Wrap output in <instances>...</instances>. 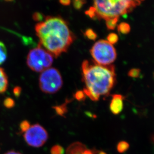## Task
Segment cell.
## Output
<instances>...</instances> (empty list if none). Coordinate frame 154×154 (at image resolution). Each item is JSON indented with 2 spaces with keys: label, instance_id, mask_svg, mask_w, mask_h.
I'll use <instances>...</instances> for the list:
<instances>
[{
  "label": "cell",
  "instance_id": "1",
  "mask_svg": "<svg viewBox=\"0 0 154 154\" xmlns=\"http://www.w3.org/2000/svg\"><path fill=\"white\" fill-rule=\"evenodd\" d=\"M35 30L39 45L55 57L66 52L74 40L67 23L60 17H46L36 24Z\"/></svg>",
  "mask_w": 154,
  "mask_h": 154
},
{
  "label": "cell",
  "instance_id": "2",
  "mask_svg": "<svg viewBox=\"0 0 154 154\" xmlns=\"http://www.w3.org/2000/svg\"><path fill=\"white\" fill-rule=\"evenodd\" d=\"M82 70L86 85L83 91L92 100L96 101L101 96L108 94L114 85L116 74L113 65L102 66L93 60H85L82 64Z\"/></svg>",
  "mask_w": 154,
  "mask_h": 154
},
{
  "label": "cell",
  "instance_id": "3",
  "mask_svg": "<svg viewBox=\"0 0 154 154\" xmlns=\"http://www.w3.org/2000/svg\"><path fill=\"white\" fill-rule=\"evenodd\" d=\"M140 1H95L94 8L97 19L105 20L110 18L118 17L131 12L141 4Z\"/></svg>",
  "mask_w": 154,
  "mask_h": 154
},
{
  "label": "cell",
  "instance_id": "4",
  "mask_svg": "<svg viewBox=\"0 0 154 154\" xmlns=\"http://www.w3.org/2000/svg\"><path fill=\"white\" fill-rule=\"evenodd\" d=\"M53 61L54 56L39 45L30 50L26 58L28 66L37 72H42L50 68Z\"/></svg>",
  "mask_w": 154,
  "mask_h": 154
},
{
  "label": "cell",
  "instance_id": "5",
  "mask_svg": "<svg viewBox=\"0 0 154 154\" xmlns=\"http://www.w3.org/2000/svg\"><path fill=\"white\" fill-rule=\"evenodd\" d=\"M94 61L102 66H109L115 61L117 53L115 48L108 41L101 39L95 43L90 50Z\"/></svg>",
  "mask_w": 154,
  "mask_h": 154
},
{
  "label": "cell",
  "instance_id": "6",
  "mask_svg": "<svg viewBox=\"0 0 154 154\" xmlns=\"http://www.w3.org/2000/svg\"><path fill=\"white\" fill-rule=\"evenodd\" d=\"M63 85V79L60 71L50 67L42 71L39 77V85L42 92L48 94L55 93Z\"/></svg>",
  "mask_w": 154,
  "mask_h": 154
},
{
  "label": "cell",
  "instance_id": "7",
  "mask_svg": "<svg viewBox=\"0 0 154 154\" xmlns=\"http://www.w3.org/2000/svg\"><path fill=\"white\" fill-rule=\"evenodd\" d=\"M23 137L26 143L32 147L39 148L44 145L48 139L45 129L38 124L32 125L25 132Z\"/></svg>",
  "mask_w": 154,
  "mask_h": 154
},
{
  "label": "cell",
  "instance_id": "8",
  "mask_svg": "<svg viewBox=\"0 0 154 154\" xmlns=\"http://www.w3.org/2000/svg\"><path fill=\"white\" fill-rule=\"evenodd\" d=\"M123 96L120 94L112 95L110 104L111 112L114 115H118L123 109Z\"/></svg>",
  "mask_w": 154,
  "mask_h": 154
},
{
  "label": "cell",
  "instance_id": "9",
  "mask_svg": "<svg viewBox=\"0 0 154 154\" xmlns=\"http://www.w3.org/2000/svg\"><path fill=\"white\" fill-rule=\"evenodd\" d=\"M86 147L81 143L76 142L71 144L66 151V154H83Z\"/></svg>",
  "mask_w": 154,
  "mask_h": 154
},
{
  "label": "cell",
  "instance_id": "10",
  "mask_svg": "<svg viewBox=\"0 0 154 154\" xmlns=\"http://www.w3.org/2000/svg\"><path fill=\"white\" fill-rule=\"evenodd\" d=\"M8 86V79L4 69L0 67V94L4 93Z\"/></svg>",
  "mask_w": 154,
  "mask_h": 154
},
{
  "label": "cell",
  "instance_id": "11",
  "mask_svg": "<svg viewBox=\"0 0 154 154\" xmlns=\"http://www.w3.org/2000/svg\"><path fill=\"white\" fill-rule=\"evenodd\" d=\"M118 31L121 34L127 35L129 34L131 31V26L129 24L125 22H123L120 23L117 26Z\"/></svg>",
  "mask_w": 154,
  "mask_h": 154
},
{
  "label": "cell",
  "instance_id": "12",
  "mask_svg": "<svg viewBox=\"0 0 154 154\" xmlns=\"http://www.w3.org/2000/svg\"><path fill=\"white\" fill-rule=\"evenodd\" d=\"M7 57V50L5 44L0 42V65L6 61Z\"/></svg>",
  "mask_w": 154,
  "mask_h": 154
},
{
  "label": "cell",
  "instance_id": "13",
  "mask_svg": "<svg viewBox=\"0 0 154 154\" xmlns=\"http://www.w3.org/2000/svg\"><path fill=\"white\" fill-rule=\"evenodd\" d=\"M119 17H113L110 18L105 20L107 28L109 30H113L117 26V24L118 22Z\"/></svg>",
  "mask_w": 154,
  "mask_h": 154
},
{
  "label": "cell",
  "instance_id": "14",
  "mask_svg": "<svg viewBox=\"0 0 154 154\" xmlns=\"http://www.w3.org/2000/svg\"><path fill=\"white\" fill-rule=\"evenodd\" d=\"M129 144L126 141H121L117 146V149L119 153H124L129 148Z\"/></svg>",
  "mask_w": 154,
  "mask_h": 154
},
{
  "label": "cell",
  "instance_id": "15",
  "mask_svg": "<svg viewBox=\"0 0 154 154\" xmlns=\"http://www.w3.org/2000/svg\"><path fill=\"white\" fill-rule=\"evenodd\" d=\"M67 102L60 105V106H55L54 109L57 112V113L60 116H63L64 114L67 112Z\"/></svg>",
  "mask_w": 154,
  "mask_h": 154
},
{
  "label": "cell",
  "instance_id": "16",
  "mask_svg": "<svg viewBox=\"0 0 154 154\" xmlns=\"http://www.w3.org/2000/svg\"><path fill=\"white\" fill-rule=\"evenodd\" d=\"M85 35L89 39L92 40V41L95 40L97 37V35L96 32L91 29H86L85 32Z\"/></svg>",
  "mask_w": 154,
  "mask_h": 154
},
{
  "label": "cell",
  "instance_id": "17",
  "mask_svg": "<svg viewBox=\"0 0 154 154\" xmlns=\"http://www.w3.org/2000/svg\"><path fill=\"white\" fill-rule=\"evenodd\" d=\"M107 41H108L111 45H114L119 40L118 35L115 33H110L108 35L107 37Z\"/></svg>",
  "mask_w": 154,
  "mask_h": 154
},
{
  "label": "cell",
  "instance_id": "18",
  "mask_svg": "<svg viewBox=\"0 0 154 154\" xmlns=\"http://www.w3.org/2000/svg\"><path fill=\"white\" fill-rule=\"evenodd\" d=\"M141 70L139 69H133L128 72V75L132 78H138L139 77Z\"/></svg>",
  "mask_w": 154,
  "mask_h": 154
},
{
  "label": "cell",
  "instance_id": "19",
  "mask_svg": "<svg viewBox=\"0 0 154 154\" xmlns=\"http://www.w3.org/2000/svg\"><path fill=\"white\" fill-rule=\"evenodd\" d=\"M64 149L60 145H55L51 149V154H64Z\"/></svg>",
  "mask_w": 154,
  "mask_h": 154
},
{
  "label": "cell",
  "instance_id": "20",
  "mask_svg": "<svg viewBox=\"0 0 154 154\" xmlns=\"http://www.w3.org/2000/svg\"><path fill=\"white\" fill-rule=\"evenodd\" d=\"M15 101L11 98L8 97L5 99L4 101V106L7 108H11L15 106Z\"/></svg>",
  "mask_w": 154,
  "mask_h": 154
},
{
  "label": "cell",
  "instance_id": "21",
  "mask_svg": "<svg viewBox=\"0 0 154 154\" xmlns=\"http://www.w3.org/2000/svg\"><path fill=\"white\" fill-rule=\"evenodd\" d=\"M74 97L76 100L79 101H84L85 100L86 95L84 92L82 90L77 91L74 94Z\"/></svg>",
  "mask_w": 154,
  "mask_h": 154
},
{
  "label": "cell",
  "instance_id": "22",
  "mask_svg": "<svg viewBox=\"0 0 154 154\" xmlns=\"http://www.w3.org/2000/svg\"><path fill=\"white\" fill-rule=\"evenodd\" d=\"M31 126V125H30V124L28 121L25 120L20 123V130L22 132L25 133L29 129Z\"/></svg>",
  "mask_w": 154,
  "mask_h": 154
},
{
  "label": "cell",
  "instance_id": "23",
  "mask_svg": "<svg viewBox=\"0 0 154 154\" xmlns=\"http://www.w3.org/2000/svg\"><path fill=\"white\" fill-rule=\"evenodd\" d=\"M86 3V2L82 0H75L73 1V5L75 9L80 10L83 7V5Z\"/></svg>",
  "mask_w": 154,
  "mask_h": 154
},
{
  "label": "cell",
  "instance_id": "24",
  "mask_svg": "<svg viewBox=\"0 0 154 154\" xmlns=\"http://www.w3.org/2000/svg\"><path fill=\"white\" fill-rule=\"evenodd\" d=\"M85 14L92 19L96 17V13H95V10L94 7H90L89 10L86 11L85 12Z\"/></svg>",
  "mask_w": 154,
  "mask_h": 154
},
{
  "label": "cell",
  "instance_id": "25",
  "mask_svg": "<svg viewBox=\"0 0 154 154\" xmlns=\"http://www.w3.org/2000/svg\"><path fill=\"white\" fill-rule=\"evenodd\" d=\"M32 18L34 20L38 22H42L44 19V16L39 12H35L32 15Z\"/></svg>",
  "mask_w": 154,
  "mask_h": 154
},
{
  "label": "cell",
  "instance_id": "26",
  "mask_svg": "<svg viewBox=\"0 0 154 154\" xmlns=\"http://www.w3.org/2000/svg\"><path fill=\"white\" fill-rule=\"evenodd\" d=\"M21 92H22V88L20 87L16 86L14 88V94L16 97H19L20 95V93H21Z\"/></svg>",
  "mask_w": 154,
  "mask_h": 154
},
{
  "label": "cell",
  "instance_id": "27",
  "mask_svg": "<svg viewBox=\"0 0 154 154\" xmlns=\"http://www.w3.org/2000/svg\"><path fill=\"white\" fill-rule=\"evenodd\" d=\"M98 151H96V150H89V149H86L85 151L83 152V154H95L98 153Z\"/></svg>",
  "mask_w": 154,
  "mask_h": 154
},
{
  "label": "cell",
  "instance_id": "28",
  "mask_svg": "<svg viewBox=\"0 0 154 154\" xmlns=\"http://www.w3.org/2000/svg\"><path fill=\"white\" fill-rule=\"evenodd\" d=\"M60 3L64 6H69L70 4L71 1L69 0H61V1H60Z\"/></svg>",
  "mask_w": 154,
  "mask_h": 154
},
{
  "label": "cell",
  "instance_id": "29",
  "mask_svg": "<svg viewBox=\"0 0 154 154\" xmlns=\"http://www.w3.org/2000/svg\"><path fill=\"white\" fill-rule=\"evenodd\" d=\"M21 154L20 153H19V152H17L15 151H10L8 152L7 153H6V154Z\"/></svg>",
  "mask_w": 154,
  "mask_h": 154
},
{
  "label": "cell",
  "instance_id": "30",
  "mask_svg": "<svg viewBox=\"0 0 154 154\" xmlns=\"http://www.w3.org/2000/svg\"><path fill=\"white\" fill-rule=\"evenodd\" d=\"M98 154H106V153H105V152H103V151H100V152L98 151Z\"/></svg>",
  "mask_w": 154,
  "mask_h": 154
},
{
  "label": "cell",
  "instance_id": "31",
  "mask_svg": "<svg viewBox=\"0 0 154 154\" xmlns=\"http://www.w3.org/2000/svg\"></svg>",
  "mask_w": 154,
  "mask_h": 154
}]
</instances>
